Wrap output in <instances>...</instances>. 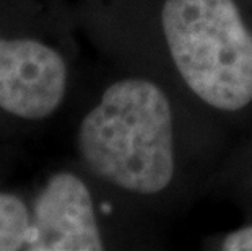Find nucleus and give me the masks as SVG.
<instances>
[{
  "label": "nucleus",
  "mask_w": 252,
  "mask_h": 251,
  "mask_svg": "<svg viewBox=\"0 0 252 251\" xmlns=\"http://www.w3.org/2000/svg\"><path fill=\"white\" fill-rule=\"evenodd\" d=\"M67 67L52 47L34 39L0 38V108L25 119H42L65 95Z\"/></svg>",
  "instance_id": "7ed1b4c3"
},
{
  "label": "nucleus",
  "mask_w": 252,
  "mask_h": 251,
  "mask_svg": "<svg viewBox=\"0 0 252 251\" xmlns=\"http://www.w3.org/2000/svg\"><path fill=\"white\" fill-rule=\"evenodd\" d=\"M223 250L226 251H252V225L234 230L224 238Z\"/></svg>",
  "instance_id": "423d86ee"
},
{
  "label": "nucleus",
  "mask_w": 252,
  "mask_h": 251,
  "mask_svg": "<svg viewBox=\"0 0 252 251\" xmlns=\"http://www.w3.org/2000/svg\"><path fill=\"white\" fill-rule=\"evenodd\" d=\"M31 218L23 201L0 193V251H17L28 245Z\"/></svg>",
  "instance_id": "39448f33"
},
{
  "label": "nucleus",
  "mask_w": 252,
  "mask_h": 251,
  "mask_svg": "<svg viewBox=\"0 0 252 251\" xmlns=\"http://www.w3.org/2000/svg\"><path fill=\"white\" fill-rule=\"evenodd\" d=\"M161 26L176 69L202 101L221 111L252 103V33L234 0H166Z\"/></svg>",
  "instance_id": "f03ea898"
},
{
  "label": "nucleus",
  "mask_w": 252,
  "mask_h": 251,
  "mask_svg": "<svg viewBox=\"0 0 252 251\" xmlns=\"http://www.w3.org/2000/svg\"><path fill=\"white\" fill-rule=\"evenodd\" d=\"M78 147L91 172L111 184L138 194L161 193L174 175L168 97L148 80L112 83L80 126Z\"/></svg>",
  "instance_id": "f257e3e1"
},
{
  "label": "nucleus",
  "mask_w": 252,
  "mask_h": 251,
  "mask_svg": "<svg viewBox=\"0 0 252 251\" xmlns=\"http://www.w3.org/2000/svg\"><path fill=\"white\" fill-rule=\"evenodd\" d=\"M28 248L31 251L103 250L91 194L75 175L52 176L37 196Z\"/></svg>",
  "instance_id": "20e7f679"
}]
</instances>
